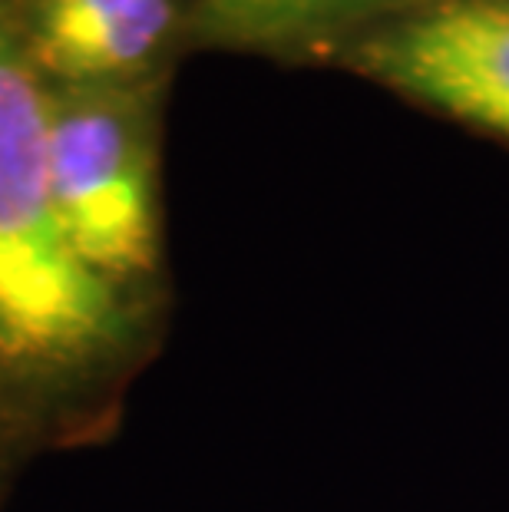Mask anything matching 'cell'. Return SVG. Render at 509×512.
<instances>
[{"label": "cell", "mask_w": 509, "mask_h": 512, "mask_svg": "<svg viewBox=\"0 0 509 512\" xmlns=\"http://www.w3.org/2000/svg\"><path fill=\"white\" fill-rule=\"evenodd\" d=\"M50 83L0 0V427L17 446L100 433L143 347V298L86 268L50 192Z\"/></svg>", "instance_id": "1"}, {"label": "cell", "mask_w": 509, "mask_h": 512, "mask_svg": "<svg viewBox=\"0 0 509 512\" xmlns=\"http://www.w3.org/2000/svg\"><path fill=\"white\" fill-rule=\"evenodd\" d=\"M47 149L70 248L110 285L143 298L162 255L153 83L50 86Z\"/></svg>", "instance_id": "2"}, {"label": "cell", "mask_w": 509, "mask_h": 512, "mask_svg": "<svg viewBox=\"0 0 509 512\" xmlns=\"http://www.w3.org/2000/svg\"><path fill=\"white\" fill-rule=\"evenodd\" d=\"M348 60L430 110L509 139V0H430L371 27Z\"/></svg>", "instance_id": "3"}, {"label": "cell", "mask_w": 509, "mask_h": 512, "mask_svg": "<svg viewBox=\"0 0 509 512\" xmlns=\"http://www.w3.org/2000/svg\"><path fill=\"white\" fill-rule=\"evenodd\" d=\"M27 50L50 86H139L179 30L176 0H20Z\"/></svg>", "instance_id": "4"}, {"label": "cell", "mask_w": 509, "mask_h": 512, "mask_svg": "<svg viewBox=\"0 0 509 512\" xmlns=\"http://www.w3.org/2000/svg\"><path fill=\"white\" fill-rule=\"evenodd\" d=\"M420 4L430 0H199L196 30L222 47L295 53Z\"/></svg>", "instance_id": "5"}, {"label": "cell", "mask_w": 509, "mask_h": 512, "mask_svg": "<svg viewBox=\"0 0 509 512\" xmlns=\"http://www.w3.org/2000/svg\"><path fill=\"white\" fill-rule=\"evenodd\" d=\"M10 446H17V443L7 437V430H4V427H0V466H4V456H7Z\"/></svg>", "instance_id": "6"}]
</instances>
